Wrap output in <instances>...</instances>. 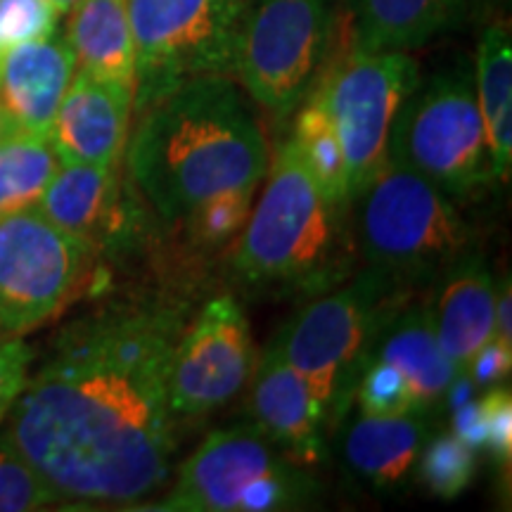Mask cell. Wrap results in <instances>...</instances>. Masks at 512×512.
Returning a JSON list of instances; mask_svg holds the SVG:
<instances>
[{"mask_svg": "<svg viewBox=\"0 0 512 512\" xmlns=\"http://www.w3.org/2000/svg\"><path fill=\"white\" fill-rule=\"evenodd\" d=\"M22 131V128L17 126V121L12 119V114L5 110V105L0 102V140H5L8 136H12V133Z\"/></svg>", "mask_w": 512, "mask_h": 512, "instance_id": "obj_35", "label": "cell"}, {"mask_svg": "<svg viewBox=\"0 0 512 512\" xmlns=\"http://www.w3.org/2000/svg\"><path fill=\"white\" fill-rule=\"evenodd\" d=\"M318 482L256 427L211 432L155 510L273 512L316 501Z\"/></svg>", "mask_w": 512, "mask_h": 512, "instance_id": "obj_6", "label": "cell"}, {"mask_svg": "<svg viewBox=\"0 0 512 512\" xmlns=\"http://www.w3.org/2000/svg\"><path fill=\"white\" fill-rule=\"evenodd\" d=\"M126 176L166 226L230 190H256L268 174L266 136L233 76H200L133 110Z\"/></svg>", "mask_w": 512, "mask_h": 512, "instance_id": "obj_2", "label": "cell"}, {"mask_svg": "<svg viewBox=\"0 0 512 512\" xmlns=\"http://www.w3.org/2000/svg\"><path fill=\"white\" fill-rule=\"evenodd\" d=\"M389 162L425 176L451 197L494 181L470 72H444L415 86L394 119Z\"/></svg>", "mask_w": 512, "mask_h": 512, "instance_id": "obj_7", "label": "cell"}, {"mask_svg": "<svg viewBox=\"0 0 512 512\" xmlns=\"http://www.w3.org/2000/svg\"><path fill=\"white\" fill-rule=\"evenodd\" d=\"M451 425H453V437H458L465 446H470L472 451H482L484 448V413H482V399H467L458 406L451 408Z\"/></svg>", "mask_w": 512, "mask_h": 512, "instance_id": "obj_33", "label": "cell"}, {"mask_svg": "<svg viewBox=\"0 0 512 512\" xmlns=\"http://www.w3.org/2000/svg\"><path fill=\"white\" fill-rule=\"evenodd\" d=\"M420 479L439 498H456L472 484L477 472V451L453 434H439L425 441L418 456Z\"/></svg>", "mask_w": 512, "mask_h": 512, "instance_id": "obj_26", "label": "cell"}, {"mask_svg": "<svg viewBox=\"0 0 512 512\" xmlns=\"http://www.w3.org/2000/svg\"><path fill=\"white\" fill-rule=\"evenodd\" d=\"M256 366L252 328L233 297H216L183 325L171 358L169 406L176 418H200L226 406Z\"/></svg>", "mask_w": 512, "mask_h": 512, "instance_id": "obj_12", "label": "cell"}, {"mask_svg": "<svg viewBox=\"0 0 512 512\" xmlns=\"http://www.w3.org/2000/svg\"><path fill=\"white\" fill-rule=\"evenodd\" d=\"M57 17L50 0H0V57L22 43L53 36Z\"/></svg>", "mask_w": 512, "mask_h": 512, "instance_id": "obj_29", "label": "cell"}, {"mask_svg": "<svg viewBox=\"0 0 512 512\" xmlns=\"http://www.w3.org/2000/svg\"><path fill=\"white\" fill-rule=\"evenodd\" d=\"M98 252L27 207L0 219V330L34 332L62 313L86 290Z\"/></svg>", "mask_w": 512, "mask_h": 512, "instance_id": "obj_11", "label": "cell"}, {"mask_svg": "<svg viewBox=\"0 0 512 512\" xmlns=\"http://www.w3.org/2000/svg\"><path fill=\"white\" fill-rule=\"evenodd\" d=\"M256 190H230L200 204L181 226L200 249H221L233 242L252 214Z\"/></svg>", "mask_w": 512, "mask_h": 512, "instance_id": "obj_25", "label": "cell"}, {"mask_svg": "<svg viewBox=\"0 0 512 512\" xmlns=\"http://www.w3.org/2000/svg\"><path fill=\"white\" fill-rule=\"evenodd\" d=\"M368 358L399 370L411 392L415 413L420 415H427L446 399L448 387L458 375L441 351L427 304L403 302L377 330Z\"/></svg>", "mask_w": 512, "mask_h": 512, "instance_id": "obj_18", "label": "cell"}, {"mask_svg": "<svg viewBox=\"0 0 512 512\" xmlns=\"http://www.w3.org/2000/svg\"><path fill=\"white\" fill-rule=\"evenodd\" d=\"M512 370V347L503 344L501 339L491 337L489 342L482 344V349L467 363L465 373L470 377L477 389H489L503 382Z\"/></svg>", "mask_w": 512, "mask_h": 512, "instance_id": "obj_32", "label": "cell"}, {"mask_svg": "<svg viewBox=\"0 0 512 512\" xmlns=\"http://www.w3.org/2000/svg\"><path fill=\"white\" fill-rule=\"evenodd\" d=\"M425 437L427 422L420 413H361L344 439V456L351 472L375 489L389 491L411 475Z\"/></svg>", "mask_w": 512, "mask_h": 512, "instance_id": "obj_20", "label": "cell"}, {"mask_svg": "<svg viewBox=\"0 0 512 512\" xmlns=\"http://www.w3.org/2000/svg\"><path fill=\"white\" fill-rule=\"evenodd\" d=\"M292 143L297 147L299 157L316 178L320 190L328 195L337 207L349 209L351 204V185H349V166L344 157V147L332 126L328 114L316 100L304 98L297 107V119L292 128Z\"/></svg>", "mask_w": 512, "mask_h": 512, "instance_id": "obj_24", "label": "cell"}, {"mask_svg": "<svg viewBox=\"0 0 512 512\" xmlns=\"http://www.w3.org/2000/svg\"><path fill=\"white\" fill-rule=\"evenodd\" d=\"M136 41V105L200 76H233L252 0H124Z\"/></svg>", "mask_w": 512, "mask_h": 512, "instance_id": "obj_8", "label": "cell"}, {"mask_svg": "<svg viewBox=\"0 0 512 512\" xmlns=\"http://www.w3.org/2000/svg\"><path fill=\"white\" fill-rule=\"evenodd\" d=\"M60 169L48 136L17 131L0 140V219L34 207Z\"/></svg>", "mask_w": 512, "mask_h": 512, "instance_id": "obj_23", "label": "cell"}, {"mask_svg": "<svg viewBox=\"0 0 512 512\" xmlns=\"http://www.w3.org/2000/svg\"><path fill=\"white\" fill-rule=\"evenodd\" d=\"M475 95L489 145L494 181L508 183L512 169V36L505 22L491 24L479 38Z\"/></svg>", "mask_w": 512, "mask_h": 512, "instance_id": "obj_22", "label": "cell"}, {"mask_svg": "<svg viewBox=\"0 0 512 512\" xmlns=\"http://www.w3.org/2000/svg\"><path fill=\"white\" fill-rule=\"evenodd\" d=\"M337 0H254L235 50L233 79L273 117H290L328 60Z\"/></svg>", "mask_w": 512, "mask_h": 512, "instance_id": "obj_10", "label": "cell"}, {"mask_svg": "<svg viewBox=\"0 0 512 512\" xmlns=\"http://www.w3.org/2000/svg\"><path fill=\"white\" fill-rule=\"evenodd\" d=\"M484 413V448L503 467L512 458V394L508 387H489L479 396Z\"/></svg>", "mask_w": 512, "mask_h": 512, "instance_id": "obj_30", "label": "cell"}, {"mask_svg": "<svg viewBox=\"0 0 512 512\" xmlns=\"http://www.w3.org/2000/svg\"><path fill=\"white\" fill-rule=\"evenodd\" d=\"M136 86L76 72L48 140L60 164H119L131 133Z\"/></svg>", "mask_w": 512, "mask_h": 512, "instance_id": "obj_14", "label": "cell"}, {"mask_svg": "<svg viewBox=\"0 0 512 512\" xmlns=\"http://www.w3.org/2000/svg\"><path fill=\"white\" fill-rule=\"evenodd\" d=\"M354 202L358 249L403 287L441 278L475 245L451 195L406 166L387 162Z\"/></svg>", "mask_w": 512, "mask_h": 512, "instance_id": "obj_5", "label": "cell"}, {"mask_svg": "<svg viewBox=\"0 0 512 512\" xmlns=\"http://www.w3.org/2000/svg\"><path fill=\"white\" fill-rule=\"evenodd\" d=\"M62 498L12 446L0 430V512H31L50 508Z\"/></svg>", "mask_w": 512, "mask_h": 512, "instance_id": "obj_27", "label": "cell"}, {"mask_svg": "<svg viewBox=\"0 0 512 512\" xmlns=\"http://www.w3.org/2000/svg\"><path fill=\"white\" fill-rule=\"evenodd\" d=\"M50 3L55 5L57 12H69L76 3H79V0H50Z\"/></svg>", "mask_w": 512, "mask_h": 512, "instance_id": "obj_36", "label": "cell"}, {"mask_svg": "<svg viewBox=\"0 0 512 512\" xmlns=\"http://www.w3.org/2000/svg\"><path fill=\"white\" fill-rule=\"evenodd\" d=\"M36 207L98 254L138 247L150 209L119 164H60Z\"/></svg>", "mask_w": 512, "mask_h": 512, "instance_id": "obj_13", "label": "cell"}, {"mask_svg": "<svg viewBox=\"0 0 512 512\" xmlns=\"http://www.w3.org/2000/svg\"><path fill=\"white\" fill-rule=\"evenodd\" d=\"M29 366L31 349L24 339L0 330V425L10 415L29 380Z\"/></svg>", "mask_w": 512, "mask_h": 512, "instance_id": "obj_31", "label": "cell"}, {"mask_svg": "<svg viewBox=\"0 0 512 512\" xmlns=\"http://www.w3.org/2000/svg\"><path fill=\"white\" fill-rule=\"evenodd\" d=\"M418 83V62L406 50L358 53L349 36L344 53L320 67L306 98L316 100L335 126L349 166L351 202L387 166L394 119Z\"/></svg>", "mask_w": 512, "mask_h": 512, "instance_id": "obj_9", "label": "cell"}, {"mask_svg": "<svg viewBox=\"0 0 512 512\" xmlns=\"http://www.w3.org/2000/svg\"><path fill=\"white\" fill-rule=\"evenodd\" d=\"M354 399L361 406V413L373 415H403L415 413L411 392L399 370L389 363L366 358L361 373H358Z\"/></svg>", "mask_w": 512, "mask_h": 512, "instance_id": "obj_28", "label": "cell"}, {"mask_svg": "<svg viewBox=\"0 0 512 512\" xmlns=\"http://www.w3.org/2000/svg\"><path fill=\"white\" fill-rule=\"evenodd\" d=\"M441 351L458 373L494 337L496 283L479 254H467L441 275L437 297L430 304Z\"/></svg>", "mask_w": 512, "mask_h": 512, "instance_id": "obj_17", "label": "cell"}, {"mask_svg": "<svg viewBox=\"0 0 512 512\" xmlns=\"http://www.w3.org/2000/svg\"><path fill=\"white\" fill-rule=\"evenodd\" d=\"M494 337L512 347V290L510 278L496 287V311H494Z\"/></svg>", "mask_w": 512, "mask_h": 512, "instance_id": "obj_34", "label": "cell"}, {"mask_svg": "<svg viewBox=\"0 0 512 512\" xmlns=\"http://www.w3.org/2000/svg\"><path fill=\"white\" fill-rule=\"evenodd\" d=\"M67 43L81 72L136 86V41L124 0H79L69 10Z\"/></svg>", "mask_w": 512, "mask_h": 512, "instance_id": "obj_21", "label": "cell"}, {"mask_svg": "<svg viewBox=\"0 0 512 512\" xmlns=\"http://www.w3.org/2000/svg\"><path fill=\"white\" fill-rule=\"evenodd\" d=\"M472 0H351L349 46L358 53L413 50L456 27Z\"/></svg>", "mask_w": 512, "mask_h": 512, "instance_id": "obj_19", "label": "cell"}, {"mask_svg": "<svg viewBox=\"0 0 512 512\" xmlns=\"http://www.w3.org/2000/svg\"><path fill=\"white\" fill-rule=\"evenodd\" d=\"M185 309L143 297L107 304L55 339L5 434L62 501L138 503L171 477V358Z\"/></svg>", "mask_w": 512, "mask_h": 512, "instance_id": "obj_1", "label": "cell"}, {"mask_svg": "<svg viewBox=\"0 0 512 512\" xmlns=\"http://www.w3.org/2000/svg\"><path fill=\"white\" fill-rule=\"evenodd\" d=\"M401 304L403 285L368 266L320 292L273 337L271 347L304 377L328 425L347 415L373 337Z\"/></svg>", "mask_w": 512, "mask_h": 512, "instance_id": "obj_4", "label": "cell"}, {"mask_svg": "<svg viewBox=\"0 0 512 512\" xmlns=\"http://www.w3.org/2000/svg\"><path fill=\"white\" fill-rule=\"evenodd\" d=\"M238 235L235 275L254 287L320 294L351 268L347 211L328 200L292 140L280 147Z\"/></svg>", "mask_w": 512, "mask_h": 512, "instance_id": "obj_3", "label": "cell"}, {"mask_svg": "<svg viewBox=\"0 0 512 512\" xmlns=\"http://www.w3.org/2000/svg\"><path fill=\"white\" fill-rule=\"evenodd\" d=\"M74 69L67 38L22 43L0 57V102L22 131L48 136Z\"/></svg>", "mask_w": 512, "mask_h": 512, "instance_id": "obj_16", "label": "cell"}, {"mask_svg": "<svg viewBox=\"0 0 512 512\" xmlns=\"http://www.w3.org/2000/svg\"><path fill=\"white\" fill-rule=\"evenodd\" d=\"M249 382V413L256 430L266 434L294 463H320L328 413L304 377L268 344Z\"/></svg>", "mask_w": 512, "mask_h": 512, "instance_id": "obj_15", "label": "cell"}]
</instances>
